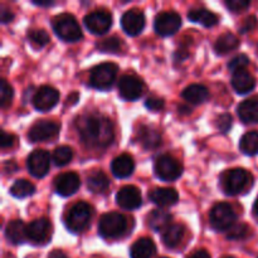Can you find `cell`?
Returning <instances> with one entry per match:
<instances>
[{
    "label": "cell",
    "instance_id": "6da1fadb",
    "mask_svg": "<svg viewBox=\"0 0 258 258\" xmlns=\"http://www.w3.org/2000/svg\"><path fill=\"white\" fill-rule=\"evenodd\" d=\"M76 130L86 145L91 148H107L113 140L112 122L100 113H85L75 122Z\"/></svg>",
    "mask_w": 258,
    "mask_h": 258
},
{
    "label": "cell",
    "instance_id": "7a4b0ae2",
    "mask_svg": "<svg viewBox=\"0 0 258 258\" xmlns=\"http://www.w3.org/2000/svg\"><path fill=\"white\" fill-rule=\"evenodd\" d=\"M92 218V208L86 202H78L71 207L64 218V224L68 231L81 233L87 228Z\"/></svg>",
    "mask_w": 258,
    "mask_h": 258
},
{
    "label": "cell",
    "instance_id": "3957f363",
    "mask_svg": "<svg viewBox=\"0 0 258 258\" xmlns=\"http://www.w3.org/2000/svg\"><path fill=\"white\" fill-rule=\"evenodd\" d=\"M52 28L64 42H77L82 38V30L76 18L71 14H59L53 18Z\"/></svg>",
    "mask_w": 258,
    "mask_h": 258
},
{
    "label": "cell",
    "instance_id": "277c9868",
    "mask_svg": "<svg viewBox=\"0 0 258 258\" xmlns=\"http://www.w3.org/2000/svg\"><path fill=\"white\" fill-rule=\"evenodd\" d=\"M127 228V221L125 216L117 212H110L103 214L98 222V232L103 238H120Z\"/></svg>",
    "mask_w": 258,
    "mask_h": 258
},
{
    "label": "cell",
    "instance_id": "5b68a950",
    "mask_svg": "<svg viewBox=\"0 0 258 258\" xmlns=\"http://www.w3.org/2000/svg\"><path fill=\"white\" fill-rule=\"evenodd\" d=\"M251 181L252 179L248 171L241 168L228 170L222 176V186L228 196H236L244 191Z\"/></svg>",
    "mask_w": 258,
    "mask_h": 258
},
{
    "label": "cell",
    "instance_id": "8992f818",
    "mask_svg": "<svg viewBox=\"0 0 258 258\" xmlns=\"http://www.w3.org/2000/svg\"><path fill=\"white\" fill-rule=\"evenodd\" d=\"M117 66L115 63H102L92 68L90 76V85L96 90L106 91L111 88L117 75Z\"/></svg>",
    "mask_w": 258,
    "mask_h": 258
},
{
    "label": "cell",
    "instance_id": "52a82bcc",
    "mask_svg": "<svg viewBox=\"0 0 258 258\" xmlns=\"http://www.w3.org/2000/svg\"><path fill=\"white\" fill-rule=\"evenodd\" d=\"M209 221L216 231H229L236 224L237 216L228 203H218L212 208Z\"/></svg>",
    "mask_w": 258,
    "mask_h": 258
},
{
    "label": "cell",
    "instance_id": "ba28073f",
    "mask_svg": "<svg viewBox=\"0 0 258 258\" xmlns=\"http://www.w3.org/2000/svg\"><path fill=\"white\" fill-rule=\"evenodd\" d=\"M156 176L164 181H174L183 174V166L170 155L159 156L154 164Z\"/></svg>",
    "mask_w": 258,
    "mask_h": 258
},
{
    "label": "cell",
    "instance_id": "9c48e42d",
    "mask_svg": "<svg viewBox=\"0 0 258 258\" xmlns=\"http://www.w3.org/2000/svg\"><path fill=\"white\" fill-rule=\"evenodd\" d=\"M59 125L54 121H38L30 127L28 139L32 143H45V141L54 140L59 134Z\"/></svg>",
    "mask_w": 258,
    "mask_h": 258
},
{
    "label": "cell",
    "instance_id": "30bf717a",
    "mask_svg": "<svg viewBox=\"0 0 258 258\" xmlns=\"http://www.w3.org/2000/svg\"><path fill=\"white\" fill-rule=\"evenodd\" d=\"M85 25L93 34H105L112 25V15L106 9H97L85 17Z\"/></svg>",
    "mask_w": 258,
    "mask_h": 258
},
{
    "label": "cell",
    "instance_id": "8fae6325",
    "mask_svg": "<svg viewBox=\"0 0 258 258\" xmlns=\"http://www.w3.org/2000/svg\"><path fill=\"white\" fill-rule=\"evenodd\" d=\"M181 27V18L178 13L175 12H164L160 13L155 18L154 22V28L159 35L163 37H169V35L175 34Z\"/></svg>",
    "mask_w": 258,
    "mask_h": 258
},
{
    "label": "cell",
    "instance_id": "7c38bea8",
    "mask_svg": "<svg viewBox=\"0 0 258 258\" xmlns=\"http://www.w3.org/2000/svg\"><path fill=\"white\" fill-rule=\"evenodd\" d=\"M144 83L133 75H125L118 82V93L126 101H135L144 93Z\"/></svg>",
    "mask_w": 258,
    "mask_h": 258
},
{
    "label": "cell",
    "instance_id": "4fadbf2b",
    "mask_svg": "<svg viewBox=\"0 0 258 258\" xmlns=\"http://www.w3.org/2000/svg\"><path fill=\"white\" fill-rule=\"evenodd\" d=\"M52 234V226L47 218H39L27 226V239L34 244H44Z\"/></svg>",
    "mask_w": 258,
    "mask_h": 258
},
{
    "label": "cell",
    "instance_id": "5bb4252c",
    "mask_svg": "<svg viewBox=\"0 0 258 258\" xmlns=\"http://www.w3.org/2000/svg\"><path fill=\"white\" fill-rule=\"evenodd\" d=\"M50 158L45 150H34L27 160L28 171L35 178H43L49 170Z\"/></svg>",
    "mask_w": 258,
    "mask_h": 258
},
{
    "label": "cell",
    "instance_id": "9a60e30c",
    "mask_svg": "<svg viewBox=\"0 0 258 258\" xmlns=\"http://www.w3.org/2000/svg\"><path fill=\"white\" fill-rule=\"evenodd\" d=\"M121 27L128 35H139L145 27V15L140 9H130L121 17Z\"/></svg>",
    "mask_w": 258,
    "mask_h": 258
},
{
    "label": "cell",
    "instance_id": "2e32d148",
    "mask_svg": "<svg viewBox=\"0 0 258 258\" xmlns=\"http://www.w3.org/2000/svg\"><path fill=\"white\" fill-rule=\"evenodd\" d=\"M59 101V93L55 88L50 86H43L33 96V106L38 111H49L54 107Z\"/></svg>",
    "mask_w": 258,
    "mask_h": 258
},
{
    "label": "cell",
    "instance_id": "e0dca14e",
    "mask_svg": "<svg viewBox=\"0 0 258 258\" xmlns=\"http://www.w3.org/2000/svg\"><path fill=\"white\" fill-rule=\"evenodd\" d=\"M116 202L121 208L126 211H134L140 208L143 204V197L140 190L134 185H126L121 188L116 194Z\"/></svg>",
    "mask_w": 258,
    "mask_h": 258
},
{
    "label": "cell",
    "instance_id": "ac0fdd59",
    "mask_svg": "<svg viewBox=\"0 0 258 258\" xmlns=\"http://www.w3.org/2000/svg\"><path fill=\"white\" fill-rule=\"evenodd\" d=\"M81 185V180L78 174L73 171L60 174L54 180V189L59 196L70 197L78 190Z\"/></svg>",
    "mask_w": 258,
    "mask_h": 258
},
{
    "label": "cell",
    "instance_id": "d6986e66",
    "mask_svg": "<svg viewBox=\"0 0 258 258\" xmlns=\"http://www.w3.org/2000/svg\"><path fill=\"white\" fill-rule=\"evenodd\" d=\"M232 87L234 88L237 93L239 95H246V93L251 92L254 87H256V80L253 76L246 70L238 71L234 72L232 76Z\"/></svg>",
    "mask_w": 258,
    "mask_h": 258
},
{
    "label": "cell",
    "instance_id": "ffe728a7",
    "mask_svg": "<svg viewBox=\"0 0 258 258\" xmlns=\"http://www.w3.org/2000/svg\"><path fill=\"white\" fill-rule=\"evenodd\" d=\"M136 140L140 143L144 149L150 150V149L158 148L161 144L163 138H161V134L155 128L150 127V126H141L136 133Z\"/></svg>",
    "mask_w": 258,
    "mask_h": 258
},
{
    "label": "cell",
    "instance_id": "44dd1931",
    "mask_svg": "<svg viewBox=\"0 0 258 258\" xmlns=\"http://www.w3.org/2000/svg\"><path fill=\"white\" fill-rule=\"evenodd\" d=\"M149 198L159 207H170L178 202L179 194L173 188H155L149 193Z\"/></svg>",
    "mask_w": 258,
    "mask_h": 258
},
{
    "label": "cell",
    "instance_id": "7402d4cb",
    "mask_svg": "<svg viewBox=\"0 0 258 258\" xmlns=\"http://www.w3.org/2000/svg\"><path fill=\"white\" fill-rule=\"evenodd\" d=\"M134 169H135L134 159L127 154L118 155L111 163V171L116 178H127L134 173Z\"/></svg>",
    "mask_w": 258,
    "mask_h": 258
},
{
    "label": "cell",
    "instance_id": "603a6c76",
    "mask_svg": "<svg viewBox=\"0 0 258 258\" xmlns=\"http://www.w3.org/2000/svg\"><path fill=\"white\" fill-rule=\"evenodd\" d=\"M148 226L155 232H164L166 228L171 226V216L166 211L163 209H155L149 213L148 218Z\"/></svg>",
    "mask_w": 258,
    "mask_h": 258
},
{
    "label": "cell",
    "instance_id": "cb8c5ba5",
    "mask_svg": "<svg viewBox=\"0 0 258 258\" xmlns=\"http://www.w3.org/2000/svg\"><path fill=\"white\" fill-rule=\"evenodd\" d=\"M5 237L13 244H20L27 239V226L19 219L8 223L5 228Z\"/></svg>",
    "mask_w": 258,
    "mask_h": 258
},
{
    "label": "cell",
    "instance_id": "d4e9b609",
    "mask_svg": "<svg viewBox=\"0 0 258 258\" xmlns=\"http://www.w3.org/2000/svg\"><path fill=\"white\" fill-rule=\"evenodd\" d=\"M239 118L244 123H257L258 122V100L249 98L243 101L237 108Z\"/></svg>",
    "mask_w": 258,
    "mask_h": 258
},
{
    "label": "cell",
    "instance_id": "484cf974",
    "mask_svg": "<svg viewBox=\"0 0 258 258\" xmlns=\"http://www.w3.org/2000/svg\"><path fill=\"white\" fill-rule=\"evenodd\" d=\"M155 252L156 246L153 239L144 237L133 244L130 249V256L131 258H151L155 254Z\"/></svg>",
    "mask_w": 258,
    "mask_h": 258
},
{
    "label": "cell",
    "instance_id": "4316f807",
    "mask_svg": "<svg viewBox=\"0 0 258 258\" xmlns=\"http://www.w3.org/2000/svg\"><path fill=\"white\" fill-rule=\"evenodd\" d=\"M181 96H183L184 100L188 101L189 103L199 105V103H203L208 100L209 92H208V88L204 87V86L190 85L183 91Z\"/></svg>",
    "mask_w": 258,
    "mask_h": 258
},
{
    "label": "cell",
    "instance_id": "83f0119b",
    "mask_svg": "<svg viewBox=\"0 0 258 258\" xmlns=\"http://www.w3.org/2000/svg\"><path fill=\"white\" fill-rule=\"evenodd\" d=\"M184 233H185V228L181 224H171L169 228H166L163 232V243L165 244L168 248H175L179 246L183 239Z\"/></svg>",
    "mask_w": 258,
    "mask_h": 258
},
{
    "label": "cell",
    "instance_id": "f1b7e54d",
    "mask_svg": "<svg viewBox=\"0 0 258 258\" xmlns=\"http://www.w3.org/2000/svg\"><path fill=\"white\" fill-rule=\"evenodd\" d=\"M188 19L193 23H199L207 28L214 27L218 23V17L207 9H193L188 13Z\"/></svg>",
    "mask_w": 258,
    "mask_h": 258
},
{
    "label": "cell",
    "instance_id": "f546056e",
    "mask_svg": "<svg viewBox=\"0 0 258 258\" xmlns=\"http://www.w3.org/2000/svg\"><path fill=\"white\" fill-rule=\"evenodd\" d=\"M108 184H110V181H108L107 175L103 171H93L87 178V188L92 193H103L108 188Z\"/></svg>",
    "mask_w": 258,
    "mask_h": 258
},
{
    "label": "cell",
    "instance_id": "4dcf8cb0",
    "mask_svg": "<svg viewBox=\"0 0 258 258\" xmlns=\"http://www.w3.org/2000/svg\"><path fill=\"white\" fill-rule=\"evenodd\" d=\"M238 44L239 40L236 35L232 34V33H226V34H222L217 39L216 44H214V49H216L217 54H227V53L236 49Z\"/></svg>",
    "mask_w": 258,
    "mask_h": 258
},
{
    "label": "cell",
    "instance_id": "1f68e13d",
    "mask_svg": "<svg viewBox=\"0 0 258 258\" xmlns=\"http://www.w3.org/2000/svg\"><path fill=\"white\" fill-rule=\"evenodd\" d=\"M239 149L246 155H256L258 154V133L256 131H249L242 136L239 141Z\"/></svg>",
    "mask_w": 258,
    "mask_h": 258
},
{
    "label": "cell",
    "instance_id": "d6a6232c",
    "mask_svg": "<svg viewBox=\"0 0 258 258\" xmlns=\"http://www.w3.org/2000/svg\"><path fill=\"white\" fill-rule=\"evenodd\" d=\"M35 191V186L25 179H19L10 186V193L15 198H27Z\"/></svg>",
    "mask_w": 258,
    "mask_h": 258
},
{
    "label": "cell",
    "instance_id": "836d02e7",
    "mask_svg": "<svg viewBox=\"0 0 258 258\" xmlns=\"http://www.w3.org/2000/svg\"><path fill=\"white\" fill-rule=\"evenodd\" d=\"M52 159L57 166L67 165V164L73 159V150L67 145L58 146V148L54 149V151H53Z\"/></svg>",
    "mask_w": 258,
    "mask_h": 258
},
{
    "label": "cell",
    "instance_id": "e575fe53",
    "mask_svg": "<svg viewBox=\"0 0 258 258\" xmlns=\"http://www.w3.org/2000/svg\"><path fill=\"white\" fill-rule=\"evenodd\" d=\"M28 39L35 48H43L49 42V35L43 29H32L28 32Z\"/></svg>",
    "mask_w": 258,
    "mask_h": 258
},
{
    "label": "cell",
    "instance_id": "d590c367",
    "mask_svg": "<svg viewBox=\"0 0 258 258\" xmlns=\"http://www.w3.org/2000/svg\"><path fill=\"white\" fill-rule=\"evenodd\" d=\"M121 40L117 37H110L97 43V48L103 53H117L121 49Z\"/></svg>",
    "mask_w": 258,
    "mask_h": 258
},
{
    "label": "cell",
    "instance_id": "8d00e7d4",
    "mask_svg": "<svg viewBox=\"0 0 258 258\" xmlns=\"http://www.w3.org/2000/svg\"><path fill=\"white\" fill-rule=\"evenodd\" d=\"M0 92H2V96H0V100H2V107L5 108L12 103L13 96H14V91H13L12 86L7 82L5 80H2L0 82Z\"/></svg>",
    "mask_w": 258,
    "mask_h": 258
},
{
    "label": "cell",
    "instance_id": "74e56055",
    "mask_svg": "<svg viewBox=\"0 0 258 258\" xmlns=\"http://www.w3.org/2000/svg\"><path fill=\"white\" fill-rule=\"evenodd\" d=\"M249 228L248 226L243 223L234 224L227 233V238L228 239H243L248 236Z\"/></svg>",
    "mask_w": 258,
    "mask_h": 258
},
{
    "label": "cell",
    "instance_id": "f35d334b",
    "mask_svg": "<svg viewBox=\"0 0 258 258\" xmlns=\"http://www.w3.org/2000/svg\"><path fill=\"white\" fill-rule=\"evenodd\" d=\"M249 64V58L246 54H238L232 58L231 62L228 63V68L232 72H238V71L246 70L247 66Z\"/></svg>",
    "mask_w": 258,
    "mask_h": 258
},
{
    "label": "cell",
    "instance_id": "ab89813d",
    "mask_svg": "<svg viewBox=\"0 0 258 258\" xmlns=\"http://www.w3.org/2000/svg\"><path fill=\"white\" fill-rule=\"evenodd\" d=\"M232 123H233V118L229 113H223V115L218 116L216 121V126L221 133H228L229 128L232 127Z\"/></svg>",
    "mask_w": 258,
    "mask_h": 258
},
{
    "label": "cell",
    "instance_id": "60d3db41",
    "mask_svg": "<svg viewBox=\"0 0 258 258\" xmlns=\"http://www.w3.org/2000/svg\"><path fill=\"white\" fill-rule=\"evenodd\" d=\"M224 5H226L231 12L239 13L243 12L244 9H247V8L251 5V3L246 2V0H227V2H224Z\"/></svg>",
    "mask_w": 258,
    "mask_h": 258
},
{
    "label": "cell",
    "instance_id": "b9f144b4",
    "mask_svg": "<svg viewBox=\"0 0 258 258\" xmlns=\"http://www.w3.org/2000/svg\"><path fill=\"white\" fill-rule=\"evenodd\" d=\"M145 106L146 108H149L150 111H160L163 110L165 103H164L163 98H159V97H149L146 98L145 101Z\"/></svg>",
    "mask_w": 258,
    "mask_h": 258
},
{
    "label": "cell",
    "instance_id": "7bdbcfd3",
    "mask_svg": "<svg viewBox=\"0 0 258 258\" xmlns=\"http://www.w3.org/2000/svg\"><path fill=\"white\" fill-rule=\"evenodd\" d=\"M0 143H2V149L5 150L8 148H12L15 143V136L12 134H8L5 131H2V136H0Z\"/></svg>",
    "mask_w": 258,
    "mask_h": 258
},
{
    "label": "cell",
    "instance_id": "ee69618b",
    "mask_svg": "<svg viewBox=\"0 0 258 258\" xmlns=\"http://www.w3.org/2000/svg\"><path fill=\"white\" fill-rule=\"evenodd\" d=\"M254 25H256V18H254V17L247 18V19L244 20L243 25H242V27H241V33L249 32V30L253 29Z\"/></svg>",
    "mask_w": 258,
    "mask_h": 258
},
{
    "label": "cell",
    "instance_id": "f6af8a7d",
    "mask_svg": "<svg viewBox=\"0 0 258 258\" xmlns=\"http://www.w3.org/2000/svg\"><path fill=\"white\" fill-rule=\"evenodd\" d=\"M0 18H2L3 23H9L14 19V14H13V12L10 9H8V8H5V7H2Z\"/></svg>",
    "mask_w": 258,
    "mask_h": 258
},
{
    "label": "cell",
    "instance_id": "bcb514c9",
    "mask_svg": "<svg viewBox=\"0 0 258 258\" xmlns=\"http://www.w3.org/2000/svg\"><path fill=\"white\" fill-rule=\"evenodd\" d=\"M188 258H211L208 252L206 249H199V251L194 252L193 254H190Z\"/></svg>",
    "mask_w": 258,
    "mask_h": 258
},
{
    "label": "cell",
    "instance_id": "7dc6e473",
    "mask_svg": "<svg viewBox=\"0 0 258 258\" xmlns=\"http://www.w3.org/2000/svg\"><path fill=\"white\" fill-rule=\"evenodd\" d=\"M48 258H68V257L66 256L62 251H59V249H54L53 252H50V254L48 256Z\"/></svg>",
    "mask_w": 258,
    "mask_h": 258
},
{
    "label": "cell",
    "instance_id": "c3c4849f",
    "mask_svg": "<svg viewBox=\"0 0 258 258\" xmlns=\"http://www.w3.org/2000/svg\"><path fill=\"white\" fill-rule=\"evenodd\" d=\"M67 101H68V103H71V105H75V103H77V101H78V93H77V92L71 93V95L68 96Z\"/></svg>",
    "mask_w": 258,
    "mask_h": 258
},
{
    "label": "cell",
    "instance_id": "681fc988",
    "mask_svg": "<svg viewBox=\"0 0 258 258\" xmlns=\"http://www.w3.org/2000/svg\"><path fill=\"white\" fill-rule=\"evenodd\" d=\"M33 4L38 5V7H50V5H53L54 3H53V2H43V0H40V2H33Z\"/></svg>",
    "mask_w": 258,
    "mask_h": 258
},
{
    "label": "cell",
    "instance_id": "f907efd6",
    "mask_svg": "<svg viewBox=\"0 0 258 258\" xmlns=\"http://www.w3.org/2000/svg\"><path fill=\"white\" fill-rule=\"evenodd\" d=\"M253 212L254 214L258 217V199L256 201V203H254V207H253Z\"/></svg>",
    "mask_w": 258,
    "mask_h": 258
},
{
    "label": "cell",
    "instance_id": "816d5d0a",
    "mask_svg": "<svg viewBox=\"0 0 258 258\" xmlns=\"http://www.w3.org/2000/svg\"><path fill=\"white\" fill-rule=\"evenodd\" d=\"M224 258H233V257H224Z\"/></svg>",
    "mask_w": 258,
    "mask_h": 258
},
{
    "label": "cell",
    "instance_id": "f5cc1de1",
    "mask_svg": "<svg viewBox=\"0 0 258 258\" xmlns=\"http://www.w3.org/2000/svg\"><path fill=\"white\" fill-rule=\"evenodd\" d=\"M161 258H168V257H161Z\"/></svg>",
    "mask_w": 258,
    "mask_h": 258
}]
</instances>
